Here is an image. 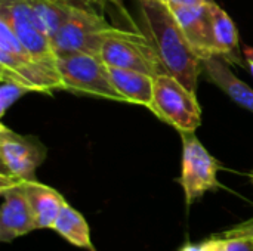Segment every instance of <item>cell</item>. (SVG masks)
I'll use <instances>...</instances> for the list:
<instances>
[{
    "mask_svg": "<svg viewBox=\"0 0 253 251\" xmlns=\"http://www.w3.org/2000/svg\"><path fill=\"white\" fill-rule=\"evenodd\" d=\"M136 28L150 40L163 72L176 77L197 93L203 61L193 52L170 7L162 3H139Z\"/></svg>",
    "mask_w": 253,
    "mask_h": 251,
    "instance_id": "obj_1",
    "label": "cell"
},
{
    "mask_svg": "<svg viewBox=\"0 0 253 251\" xmlns=\"http://www.w3.org/2000/svg\"><path fill=\"white\" fill-rule=\"evenodd\" d=\"M0 71L21 78L39 93L65 90L58 65L33 58L4 21H0Z\"/></svg>",
    "mask_w": 253,
    "mask_h": 251,
    "instance_id": "obj_2",
    "label": "cell"
},
{
    "mask_svg": "<svg viewBox=\"0 0 253 251\" xmlns=\"http://www.w3.org/2000/svg\"><path fill=\"white\" fill-rule=\"evenodd\" d=\"M150 111L179 133L196 132L202 124V107L197 101V93L187 89L176 77L168 72L154 75Z\"/></svg>",
    "mask_w": 253,
    "mask_h": 251,
    "instance_id": "obj_3",
    "label": "cell"
},
{
    "mask_svg": "<svg viewBox=\"0 0 253 251\" xmlns=\"http://www.w3.org/2000/svg\"><path fill=\"white\" fill-rule=\"evenodd\" d=\"M114 30L92 6H74L56 33L50 37L58 56L70 53L99 55L101 46Z\"/></svg>",
    "mask_w": 253,
    "mask_h": 251,
    "instance_id": "obj_4",
    "label": "cell"
},
{
    "mask_svg": "<svg viewBox=\"0 0 253 251\" xmlns=\"http://www.w3.org/2000/svg\"><path fill=\"white\" fill-rule=\"evenodd\" d=\"M58 70L67 92L126 102L113 83L108 65L99 55L70 53L58 56Z\"/></svg>",
    "mask_w": 253,
    "mask_h": 251,
    "instance_id": "obj_5",
    "label": "cell"
},
{
    "mask_svg": "<svg viewBox=\"0 0 253 251\" xmlns=\"http://www.w3.org/2000/svg\"><path fill=\"white\" fill-rule=\"evenodd\" d=\"M46 157L47 148L39 138L0 126V185L37 180L36 172Z\"/></svg>",
    "mask_w": 253,
    "mask_h": 251,
    "instance_id": "obj_6",
    "label": "cell"
},
{
    "mask_svg": "<svg viewBox=\"0 0 253 251\" xmlns=\"http://www.w3.org/2000/svg\"><path fill=\"white\" fill-rule=\"evenodd\" d=\"M182 139V170L178 179L185 194V203L190 207L206 192L221 188L218 172L221 163L211 155L194 132L179 133Z\"/></svg>",
    "mask_w": 253,
    "mask_h": 251,
    "instance_id": "obj_7",
    "label": "cell"
},
{
    "mask_svg": "<svg viewBox=\"0 0 253 251\" xmlns=\"http://www.w3.org/2000/svg\"><path fill=\"white\" fill-rule=\"evenodd\" d=\"M99 56L108 67L136 70L150 75L163 72L150 40L139 30L114 27L104 40Z\"/></svg>",
    "mask_w": 253,
    "mask_h": 251,
    "instance_id": "obj_8",
    "label": "cell"
},
{
    "mask_svg": "<svg viewBox=\"0 0 253 251\" xmlns=\"http://www.w3.org/2000/svg\"><path fill=\"white\" fill-rule=\"evenodd\" d=\"M0 21H4L13 30L33 58L58 65V55L52 40L37 24L25 0H0Z\"/></svg>",
    "mask_w": 253,
    "mask_h": 251,
    "instance_id": "obj_9",
    "label": "cell"
},
{
    "mask_svg": "<svg viewBox=\"0 0 253 251\" xmlns=\"http://www.w3.org/2000/svg\"><path fill=\"white\" fill-rule=\"evenodd\" d=\"M212 9L213 0L191 6H170L184 37L202 61L215 56L212 44Z\"/></svg>",
    "mask_w": 253,
    "mask_h": 251,
    "instance_id": "obj_10",
    "label": "cell"
},
{
    "mask_svg": "<svg viewBox=\"0 0 253 251\" xmlns=\"http://www.w3.org/2000/svg\"><path fill=\"white\" fill-rule=\"evenodd\" d=\"M3 198L0 210V241L12 243L13 240L28 235L39 229L30 203L21 183L0 185Z\"/></svg>",
    "mask_w": 253,
    "mask_h": 251,
    "instance_id": "obj_11",
    "label": "cell"
},
{
    "mask_svg": "<svg viewBox=\"0 0 253 251\" xmlns=\"http://www.w3.org/2000/svg\"><path fill=\"white\" fill-rule=\"evenodd\" d=\"M21 186L33 210L37 228L52 229L59 212L67 204L65 198L56 189L40 183L39 180L22 182Z\"/></svg>",
    "mask_w": 253,
    "mask_h": 251,
    "instance_id": "obj_12",
    "label": "cell"
},
{
    "mask_svg": "<svg viewBox=\"0 0 253 251\" xmlns=\"http://www.w3.org/2000/svg\"><path fill=\"white\" fill-rule=\"evenodd\" d=\"M203 72L230 99L253 112V89L234 75L224 59L213 56L203 61Z\"/></svg>",
    "mask_w": 253,
    "mask_h": 251,
    "instance_id": "obj_13",
    "label": "cell"
},
{
    "mask_svg": "<svg viewBox=\"0 0 253 251\" xmlns=\"http://www.w3.org/2000/svg\"><path fill=\"white\" fill-rule=\"evenodd\" d=\"M113 83L119 93L129 104L142 105L150 109L153 104L154 92V75H150L136 70L108 67Z\"/></svg>",
    "mask_w": 253,
    "mask_h": 251,
    "instance_id": "obj_14",
    "label": "cell"
},
{
    "mask_svg": "<svg viewBox=\"0 0 253 251\" xmlns=\"http://www.w3.org/2000/svg\"><path fill=\"white\" fill-rule=\"evenodd\" d=\"M212 44L215 56L243 65L239 52V30L230 15L215 1L212 9Z\"/></svg>",
    "mask_w": 253,
    "mask_h": 251,
    "instance_id": "obj_15",
    "label": "cell"
},
{
    "mask_svg": "<svg viewBox=\"0 0 253 251\" xmlns=\"http://www.w3.org/2000/svg\"><path fill=\"white\" fill-rule=\"evenodd\" d=\"M52 229L74 247L96 251L90 240V229L86 219L68 203L59 212Z\"/></svg>",
    "mask_w": 253,
    "mask_h": 251,
    "instance_id": "obj_16",
    "label": "cell"
},
{
    "mask_svg": "<svg viewBox=\"0 0 253 251\" xmlns=\"http://www.w3.org/2000/svg\"><path fill=\"white\" fill-rule=\"evenodd\" d=\"M31 92H34V89L25 81L9 72L0 71V117H3L19 98Z\"/></svg>",
    "mask_w": 253,
    "mask_h": 251,
    "instance_id": "obj_17",
    "label": "cell"
},
{
    "mask_svg": "<svg viewBox=\"0 0 253 251\" xmlns=\"http://www.w3.org/2000/svg\"><path fill=\"white\" fill-rule=\"evenodd\" d=\"M179 251H227L225 240L222 237H212L211 240L202 241V243H188L181 247Z\"/></svg>",
    "mask_w": 253,
    "mask_h": 251,
    "instance_id": "obj_18",
    "label": "cell"
},
{
    "mask_svg": "<svg viewBox=\"0 0 253 251\" xmlns=\"http://www.w3.org/2000/svg\"><path fill=\"white\" fill-rule=\"evenodd\" d=\"M218 237L222 238H245V240H253V217L237 223L228 229H225L224 232H221Z\"/></svg>",
    "mask_w": 253,
    "mask_h": 251,
    "instance_id": "obj_19",
    "label": "cell"
},
{
    "mask_svg": "<svg viewBox=\"0 0 253 251\" xmlns=\"http://www.w3.org/2000/svg\"><path fill=\"white\" fill-rule=\"evenodd\" d=\"M99 6H105V4H113L116 9H119V12L125 16H127V12H126V7H125V3L123 0H96Z\"/></svg>",
    "mask_w": 253,
    "mask_h": 251,
    "instance_id": "obj_20",
    "label": "cell"
},
{
    "mask_svg": "<svg viewBox=\"0 0 253 251\" xmlns=\"http://www.w3.org/2000/svg\"><path fill=\"white\" fill-rule=\"evenodd\" d=\"M243 56L248 68L251 70V74L253 75V47L252 46H245L243 47Z\"/></svg>",
    "mask_w": 253,
    "mask_h": 251,
    "instance_id": "obj_21",
    "label": "cell"
},
{
    "mask_svg": "<svg viewBox=\"0 0 253 251\" xmlns=\"http://www.w3.org/2000/svg\"><path fill=\"white\" fill-rule=\"evenodd\" d=\"M205 1H212V0H169V7L170 6H191V4H199Z\"/></svg>",
    "mask_w": 253,
    "mask_h": 251,
    "instance_id": "obj_22",
    "label": "cell"
},
{
    "mask_svg": "<svg viewBox=\"0 0 253 251\" xmlns=\"http://www.w3.org/2000/svg\"><path fill=\"white\" fill-rule=\"evenodd\" d=\"M139 3H162L169 6V0H138Z\"/></svg>",
    "mask_w": 253,
    "mask_h": 251,
    "instance_id": "obj_23",
    "label": "cell"
},
{
    "mask_svg": "<svg viewBox=\"0 0 253 251\" xmlns=\"http://www.w3.org/2000/svg\"><path fill=\"white\" fill-rule=\"evenodd\" d=\"M251 179H252V182H253V172L251 173Z\"/></svg>",
    "mask_w": 253,
    "mask_h": 251,
    "instance_id": "obj_24",
    "label": "cell"
}]
</instances>
